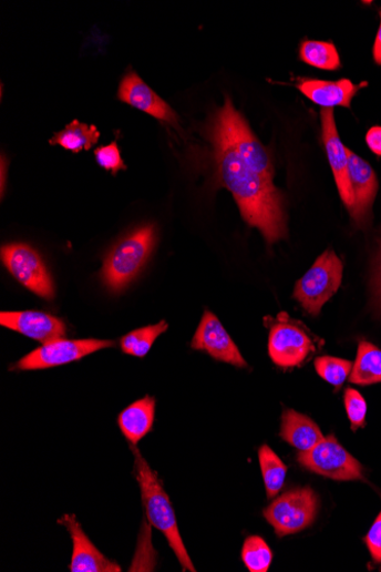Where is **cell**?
Masks as SVG:
<instances>
[{
	"mask_svg": "<svg viewBox=\"0 0 381 572\" xmlns=\"http://www.w3.org/2000/svg\"><path fill=\"white\" fill-rule=\"evenodd\" d=\"M219 183L234 195L244 219L269 244L287 236L284 201L274 180L254 171L227 141L208 131Z\"/></svg>",
	"mask_w": 381,
	"mask_h": 572,
	"instance_id": "1",
	"label": "cell"
},
{
	"mask_svg": "<svg viewBox=\"0 0 381 572\" xmlns=\"http://www.w3.org/2000/svg\"><path fill=\"white\" fill-rule=\"evenodd\" d=\"M132 449L135 457V476L150 524L164 533L183 569L195 572L196 568L184 547L173 505L161 479L151 470L140 450L134 447Z\"/></svg>",
	"mask_w": 381,
	"mask_h": 572,
	"instance_id": "2",
	"label": "cell"
},
{
	"mask_svg": "<svg viewBox=\"0 0 381 572\" xmlns=\"http://www.w3.org/2000/svg\"><path fill=\"white\" fill-rule=\"evenodd\" d=\"M156 245V226L142 225L114 245L104 257L101 280L112 293L124 290L143 270Z\"/></svg>",
	"mask_w": 381,
	"mask_h": 572,
	"instance_id": "3",
	"label": "cell"
},
{
	"mask_svg": "<svg viewBox=\"0 0 381 572\" xmlns=\"http://www.w3.org/2000/svg\"><path fill=\"white\" fill-rule=\"evenodd\" d=\"M208 131L224 137L254 171L274 180L275 166L269 149L256 137L230 98L226 96L223 106L216 110Z\"/></svg>",
	"mask_w": 381,
	"mask_h": 572,
	"instance_id": "4",
	"label": "cell"
},
{
	"mask_svg": "<svg viewBox=\"0 0 381 572\" xmlns=\"http://www.w3.org/2000/svg\"><path fill=\"white\" fill-rule=\"evenodd\" d=\"M344 265L331 249L326 251L312 268L297 282L294 297L311 316H319L323 305L338 292Z\"/></svg>",
	"mask_w": 381,
	"mask_h": 572,
	"instance_id": "5",
	"label": "cell"
},
{
	"mask_svg": "<svg viewBox=\"0 0 381 572\" xmlns=\"http://www.w3.org/2000/svg\"><path fill=\"white\" fill-rule=\"evenodd\" d=\"M319 499L310 487L287 491L262 512L279 538L294 535L313 524Z\"/></svg>",
	"mask_w": 381,
	"mask_h": 572,
	"instance_id": "6",
	"label": "cell"
},
{
	"mask_svg": "<svg viewBox=\"0 0 381 572\" xmlns=\"http://www.w3.org/2000/svg\"><path fill=\"white\" fill-rule=\"evenodd\" d=\"M297 461L302 468L336 481L364 480L362 466L333 436L325 437L309 451L299 452Z\"/></svg>",
	"mask_w": 381,
	"mask_h": 572,
	"instance_id": "7",
	"label": "cell"
},
{
	"mask_svg": "<svg viewBox=\"0 0 381 572\" xmlns=\"http://www.w3.org/2000/svg\"><path fill=\"white\" fill-rule=\"evenodd\" d=\"M317 350L308 328L301 323L280 314L271 326L269 354L274 362L281 368L301 366Z\"/></svg>",
	"mask_w": 381,
	"mask_h": 572,
	"instance_id": "8",
	"label": "cell"
},
{
	"mask_svg": "<svg viewBox=\"0 0 381 572\" xmlns=\"http://www.w3.org/2000/svg\"><path fill=\"white\" fill-rule=\"evenodd\" d=\"M2 262L9 273L27 289L45 299L54 297V283L48 266L40 253L30 245H4Z\"/></svg>",
	"mask_w": 381,
	"mask_h": 572,
	"instance_id": "9",
	"label": "cell"
},
{
	"mask_svg": "<svg viewBox=\"0 0 381 572\" xmlns=\"http://www.w3.org/2000/svg\"><path fill=\"white\" fill-rule=\"evenodd\" d=\"M114 347L113 340L104 339H63L59 338L45 343L23 357L16 368L19 370H40L68 365L95 354L100 350Z\"/></svg>",
	"mask_w": 381,
	"mask_h": 572,
	"instance_id": "10",
	"label": "cell"
},
{
	"mask_svg": "<svg viewBox=\"0 0 381 572\" xmlns=\"http://www.w3.org/2000/svg\"><path fill=\"white\" fill-rule=\"evenodd\" d=\"M322 140L329 164L331 166L339 196L349 210L352 211L354 198L349 174L348 147L342 144L334 121L333 109L321 110Z\"/></svg>",
	"mask_w": 381,
	"mask_h": 572,
	"instance_id": "11",
	"label": "cell"
},
{
	"mask_svg": "<svg viewBox=\"0 0 381 572\" xmlns=\"http://www.w3.org/2000/svg\"><path fill=\"white\" fill-rule=\"evenodd\" d=\"M190 348L208 354L214 359L246 368L247 362L236 343L225 330L218 318L206 311L195 334Z\"/></svg>",
	"mask_w": 381,
	"mask_h": 572,
	"instance_id": "12",
	"label": "cell"
},
{
	"mask_svg": "<svg viewBox=\"0 0 381 572\" xmlns=\"http://www.w3.org/2000/svg\"><path fill=\"white\" fill-rule=\"evenodd\" d=\"M117 98L122 102L150 114V116L174 129H179V120L175 110L145 84L135 71L130 70L124 75Z\"/></svg>",
	"mask_w": 381,
	"mask_h": 572,
	"instance_id": "13",
	"label": "cell"
},
{
	"mask_svg": "<svg viewBox=\"0 0 381 572\" xmlns=\"http://www.w3.org/2000/svg\"><path fill=\"white\" fill-rule=\"evenodd\" d=\"M58 522L68 529L73 542V552L69 566L71 572L122 571L120 564L109 560L99 551L73 514H65Z\"/></svg>",
	"mask_w": 381,
	"mask_h": 572,
	"instance_id": "14",
	"label": "cell"
},
{
	"mask_svg": "<svg viewBox=\"0 0 381 572\" xmlns=\"http://www.w3.org/2000/svg\"><path fill=\"white\" fill-rule=\"evenodd\" d=\"M349 174L354 198V205L350 212L353 222L364 227L371 216V210L378 193V178L371 165L354 154L350 149Z\"/></svg>",
	"mask_w": 381,
	"mask_h": 572,
	"instance_id": "15",
	"label": "cell"
},
{
	"mask_svg": "<svg viewBox=\"0 0 381 572\" xmlns=\"http://www.w3.org/2000/svg\"><path fill=\"white\" fill-rule=\"evenodd\" d=\"M0 325L42 341L43 345L63 338L66 334V326L62 319L40 311L2 313Z\"/></svg>",
	"mask_w": 381,
	"mask_h": 572,
	"instance_id": "16",
	"label": "cell"
},
{
	"mask_svg": "<svg viewBox=\"0 0 381 572\" xmlns=\"http://www.w3.org/2000/svg\"><path fill=\"white\" fill-rule=\"evenodd\" d=\"M367 85V83L356 85L350 80L328 82L305 79L299 81L297 89L313 103L325 109H333L334 106L351 108L352 100Z\"/></svg>",
	"mask_w": 381,
	"mask_h": 572,
	"instance_id": "17",
	"label": "cell"
},
{
	"mask_svg": "<svg viewBox=\"0 0 381 572\" xmlns=\"http://www.w3.org/2000/svg\"><path fill=\"white\" fill-rule=\"evenodd\" d=\"M156 400L144 397L128 406L119 417V425L124 437L133 445H137L154 428Z\"/></svg>",
	"mask_w": 381,
	"mask_h": 572,
	"instance_id": "18",
	"label": "cell"
},
{
	"mask_svg": "<svg viewBox=\"0 0 381 572\" xmlns=\"http://www.w3.org/2000/svg\"><path fill=\"white\" fill-rule=\"evenodd\" d=\"M281 438L300 452L313 449L325 437L311 418L292 409L282 413Z\"/></svg>",
	"mask_w": 381,
	"mask_h": 572,
	"instance_id": "19",
	"label": "cell"
},
{
	"mask_svg": "<svg viewBox=\"0 0 381 572\" xmlns=\"http://www.w3.org/2000/svg\"><path fill=\"white\" fill-rule=\"evenodd\" d=\"M350 381L362 387L381 384V350L368 340L359 343Z\"/></svg>",
	"mask_w": 381,
	"mask_h": 572,
	"instance_id": "20",
	"label": "cell"
},
{
	"mask_svg": "<svg viewBox=\"0 0 381 572\" xmlns=\"http://www.w3.org/2000/svg\"><path fill=\"white\" fill-rule=\"evenodd\" d=\"M100 135L94 125L73 121L64 130L54 134L50 143L61 145L63 149L79 154L81 151L92 149L99 142Z\"/></svg>",
	"mask_w": 381,
	"mask_h": 572,
	"instance_id": "21",
	"label": "cell"
},
{
	"mask_svg": "<svg viewBox=\"0 0 381 572\" xmlns=\"http://www.w3.org/2000/svg\"><path fill=\"white\" fill-rule=\"evenodd\" d=\"M259 466L268 499H274L285 486L287 467L269 447L261 446L258 451Z\"/></svg>",
	"mask_w": 381,
	"mask_h": 572,
	"instance_id": "22",
	"label": "cell"
},
{
	"mask_svg": "<svg viewBox=\"0 0 381 572\" xmlns=\"http://www.w3.org/2000/svg\"><path fill=\"white\" fill-rule=\"evenodd\" d=\"M167 329L166 321L135 329L121 339L122 350L125 355L144 358L154 347L156 339Z\"/></svg>",
	"mask_w": 381,
	"mask_h": 572,
	"instance_id": "23",
	"label": "cell"
},
{
	"mask_svg": "<svg viewBox=\"0 0 381 572\" xmlns=\"http://www.w3.org/2000/svg\"><path fill=\"white\" fill-rule=\"evenodd\" d=\"M299 57L302 62L321 70L336 71L341 68L332 42L305 41L300 44Z\"/></svg>",
	"mask_w": 381,
	"mask_h": 572,
	"instance_id": "24",
	"label": "cell"
},
{
	"mask_svg": "<svg viewBox=\"0 0 381 572\" xmlns=\"http://www.w3.org/2000/svg\"><path fill=\"white\" fill-rule=\"evenodd\" d=\"M241 558L249 571L266 572L271 566L274 553L261 538L250 537L244 543Z\"/></svg>",
	"mask_w": 381,
	"mask_h": 572,
	"instance_id": "25",
	"label": "cell"
},
{
	"mask_svg": "<svg viewBox=\"0 0 381 572\" xmlns=\"http://www.w3.org/2000/svg\"><path fill=\"white\" fill-rule=\"evenodd\" d=\"M316 369L329 385L339 390L351 376L353 364L346 359L320 357L316 360Z\"/></svg>",
	"mask_w": 381,
	"mask_h": 572,
	"instance_id": "26",
	"label": "cell"
},
{
	"mask_svg": "<svg viewBox=\"0 0 381 572\" xmlns=\"http://www.w3.org/2000/svg\"><path fill=\"white\" fill-rule=\"evenodd\" d=\"M96 163L113 175H117L120 171H126L117 141L100 146L95 150Z\"/></svg>",
	"mask_w": 381,
	"mask_h": 572,
	"instance_id": "27",
	"label": "cell"
},
{
	"mask_svg": "<svg viewBox=\"0 0 381 572\" xmlns=\"http://www.w3.org/2000/svg\"><path fill=\"white\" fill-rule=\"evenodd\" d=\"M344 402L352 431L363 428L368 410L365 399L358 390L349 388L346 391Z\"/></svg>",
	"mask_w": 381,
	"mask_h": 572,
	"instance_id": "28",
	"label": "cell"
},
{
	"mask_svg": "<svg viewBox=\"0 0 381 572\" xmlns=\"http://www.w3.org/2000/svg\"><path fill=\"white\" fill-rule=\"evenodd\" d=\"M372 308L381 318V244L375 255L371 277Z\"/></svg>",
	"mask_w": 381,
	"mask_h": 572,
	"instance_id": "29",
	"label": "cell"
},
{
	"mask_svg": "<svg viewBox=\"0 0 381 572\" xmlns=\"http://www.w3.org/2000/svg\"><path fill=\"white\" fill-rule=\"evenodd\" d=\"M364 542L373 561L381 564V512L367 533Z\"/></svg>",
	"mask_w": 381,
	"mask_h": 572,
	"instance_id": "30",
	"label": "cell"
},
{
	"mask_svg": "<svg viewBox=\"0 0 381 572\" xmlns=\"http://www.w3.org/2000/svg\"><path fill=\"white\" fill-rule=\"evenodd\" d=\"M365 142L374 155L381 157V127L374 126L369 130Z\"/></svg>",
	"mask_w": 381,
	"mask_h": 572,
	"instance_id": "31",
	"label": "cell"
},
{
	"mask_svg": "<svg viewBox=\"0 0 381 572\" xmlns=\"http://www.w3.org/2000/svg\"><path fill=\"white\" fill-rule=\"evenodd\" d=\"M380 16V24L375 35V41L373 44V60L378 65H381V11Z\"/></svg>",
	"mask_w": 381,
	"mask_h": 572,
	"instance_id": "32",
	"label": "cell"
}]
</instances>
